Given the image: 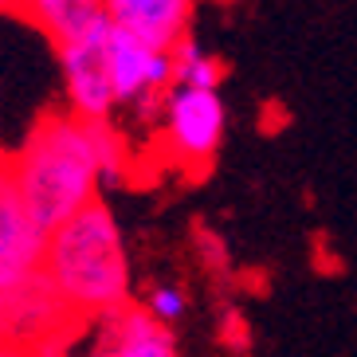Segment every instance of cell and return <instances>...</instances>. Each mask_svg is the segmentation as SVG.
Masks as SVG:
<instances>
[{
  "mask_svg": "<svg viewBox=\"0 0 357 357\" xmlns=\"http://www.w3.org/2000/svg\"><path fill=\"white\" fill-rule=\"evenodd\" d=\"M130 165V149L114 122H79L71 114H47L32 126L24 146L4 158V177L24 212L43 231L59 228L98 200L102 185H114Z\"/></svg>",
  "mask_w": 357,
  "mask_h": 357,
  "instance_id": "cell-1",
  "label": "cell"
},
{
  "mask_svg": "<svg viewBox=\"0 0 357 357\" xmlns=\"http://www.w3.org/2000/svg\"><path fill=\"white\" fill-rule=\"evenodd\" d=\"M40 275L75 322H98L130 306L126 240L102 197L47 231Z\"/></svg>",
  "mask_w": 357,
  "mask_h": 357,
  "instance_id": "cell-2",
  "label": "cell"
},
{
  "mask_svg": "<svg viewBox=\"0 0 357 357\" xmlns=\"http://www.w3.org/2000/svg\"><path fill=\"white\" fill-rule=\"evenodd\" d=\"M161 130H165V146L177 161L189 169H200L216 158V149L228 130V106L220 91H189V86H173L158 110Z\"/></svg>",
  "mask_w": 357,
  "mask_h": 357,
  "instance_id": "cell-3",
  "label": "cell"
},
{
  "mask_svg": "<svg viewBox=\"0 0 357 357\" xmlns=\"http://www.w3.org/2000/svg\"><path fill=\"white\" fill-rule=\"evenodd\" d=\"M106 75H110V91H114L118 110L158 114L165 95L173 91V55L149 52L142 43L110 32V43H106Z\"/></svg>",
  "mask_w": 357,
  "mask_h": 357,
  "instance_id": "cell-4",
  "label": "cell"
},
{
  "mask_svg": "<svg viewBox=\"0 0 357 357\" xmlns=\"http://www.w3.org/2000/svg\"><path fill=\"white\" fill-rule=\"evenodd\" d=\"M110 32L91 36V40L71 43V47H59L67 114L79 118V122H110L118 110L114 91H110V75H106V43H110Z\"/></svg>",
  "mask_w": 357,
  "mask_h": 357,
  "instance_id": "cell-5",
  "label": "cell"
},
{
  "mask_svg": "<svg viewBox=\"0 0 357 357\" xmlns=\"http://www.w3.org/2000/svg\"><path fill=\"white\" fill-rule=\"evenodd\" d=\"M110 28L149 52L173 55L192 32L189 0H106Z\"/></svg>",
  "mask_w": 357,
  "mask_h": 357,
  "instance_id": "cell-6",
  "label": "cell"
},
{
  "mask_svg": "<svg viewBox=\"0 0 357 357\" xmlns=\"http://www.w3.org/2000/svg\"><path fill=\"white\" fill-rule=\"evenodd\" d=\"M91 326L95 342L86 357H181L173 330L158 326L142 306H122Z\"/></svg>",
  "mask_w": 357,
  "mask_h": 357,
  "instance_id": "cell-7",
  "label": "cell"
},
{
  "mask_svg": "<svg viewBox=\"0 0 357 357\" xmlns=\"http://www.w3.org/2000/svg\"><path fill=\"white\" fill-rule=\"evenodd\" d=\"M43 240H47V231L24 212L20 197L12 192L4 169H0V287L40 275Z\"/></svg>",
  "mask_w": 357,
  "mask_h": 357,
  "instance_id": "cell-8",
  "label": "cell"
},
{
  "mask_svg": "<svg viewBox=\"0 0 357 357\" xmlns=\"http://www.w3.org/2000/svg\"><path fill=\"white\" fill-rule=\"evenodd\" d=\"M8 12L32 20L55 43V52L110 32V16H106L102 0H32V4H8Z\"/></svg>",
  "mask_w": 357,
  "mask_h": 357,
  "instance_id": "cell-9",
  "label": "cell"
},
{
  "mask_svg": "<svg viewBox=\"0 0 357 357\" xmlns=\"http://www.w3.org/2000/svg\"><path fill=\"white\" fill-rule=\"evenodd\" d=\"M224 59L220 55L197 47V40H185L173 52V86H189V91H220V79H224Z\"/></svg>",
  "mask_w": 357,
  "mask_h": 357,
  "instance_id": "cell-10",
  "label": "cell"
},
{
  "mask_svg": "<svg viewBox=\"0 0 357 357\" xmlns=\"http://www.w3.org/2000/svg\"><path fill=\"white\" fill-rule=\"evenodd\" d=\"M142 310H146L158 326L173 330V326L185 318V310H189V294L181 291V287H173V283H158V287H149Z\"/></svg>",
  "mask_w": 357,
  "mask_h": 357,
  "instance_id": "cell-11",
  "label": "cell"
},
{
  "mask_svg": "<svg viewBox=\"0 0 357 357\" xmlns=\"http://www.w3.org/2000/svg\"><path fill=\"white\" fill-rule=\"evenodd\" d=\"M248 337H252L248 322H243V318L236 314V310H228V318H224V342H228L231 349H248V346H252Z\"/></svg>",
  "mask_w": 357,
  "mask_h": 357,
  "instance_id": "cell-12",
  "label": "cell"
},
{
  "mask_svg": "<svg viewBox=\"0 0 357 357\" xmlns=\"http://www.w3.org/2000/svg\"><path fill=\"white\" fill-rule=\"evenodd\" d=\"M200 252H204V259L212 263V267H224V259H228V255H224V243L216 240V236H212V231H200Z\"/></svg>",
  "mask_w": 357,
  "mask_h": 357,
  "instance_id": "cell-13",
  "label": "cell"
},
{
  "mask_svg": "<svg viewBox=\"0 0 357 357\" xmlns=\"http://www.w3.org/2000/svg\"><path fill=\"white\" fill-rule=\"evenodd\" d=\"M0 357H40V354L28 349V346H16V342H4V337H0Z\"/></svg>",
  "mask_w": 357,
  "mask_h": 357,
  "instance_id": "cell-14",
  "label": "cell"
},
{
  "mask_svg": "<svg viewBox=\"0 0 357 357\" xmlns=\"http://www.w3.org/2000/svg\"><path fill=\"white\" fill-rule=\"evenodd\" d=\"M0 169H4V153H0Z\"/></svg>",
  "mask_w": 357,
  "mask_h": 357,
  "instance_id": "cell-15",
  "label": "cell"
}]
</instances>
